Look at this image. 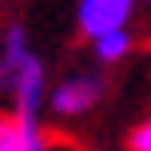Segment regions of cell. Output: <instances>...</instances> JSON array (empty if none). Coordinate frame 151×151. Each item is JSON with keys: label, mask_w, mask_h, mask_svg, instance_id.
<instances>
[{"label": "cell", "mask_w": 151, "mask_h": 151, "mask_svg": "<svg viewBox=\"0 0 151 151\" xmlns=\"http://www.w3.org/2000/svg\"><path fill=\"white\" fill-rule=\"evenodd\" d=\"M104 96H107V76L104 72H72V76H64V80L48 83L44 107H48L52 119L72 123V119L91 115L104 104Z\"/></svg>", "instance_id": "7a4b0ae2"}, {"label": "cell", "mask_w": 151, "mask_h": 151, "mask_svg": "<svg viewBox=\"0 0 151 151\" xmlns=\"http://www.w3.org/2000/svg\"><path fill=\"white\" fill-rule=\"evenodd\" d=\"M88 44H91L96 64H104V68H115V64H123L131 52H135V36H131V28L99 32V36H91V40H88Z\"/></svg>", "instance_id": "5b68a950"}, {"label": "cell", "mask_w": 151, "mask_h": 151, "mask_svg": "<svg viewBox=\"0 0 151 151\" xmlns=\"http://www.w3.org/2000/svg\"><path fill=\"white\" fill-rule=\"evenodd\" d=\"M135 4L139 0H80L76 4V28L88 40L99 32H111V28H131Z\"/></svg>", "instance_id": "3957f363"}, {"label": "cell", "mask_w": 151, "mask_h": 151, "mask_svg": "<svg viewBox=\"0 0 151 151\" xmlns=\"http://www.w3.org/2000/svg\"><path fill=\"white\" fill-rule=\"evenodd\" d=\"M44 91H48V64L32 48V36L20 20L0 28V99L8 111L44 119Z\"/></svg>", "instance_id": "6da1fadb"}, {"label": "cell", "mask_w": 151, "mask_h": 151, "mask_svg": "<svg viewBox=\"0 0 151 151\" xmlns=\"http://www.w3.org/2000/svg\"><path fill=\"white\" fill-rule=\"evenodd\" d=\"M0 151H56L44 119H28L16 111H0Z\"/></svg>", "instance_id": "277c9868"}, {"label": "cell", "mask_w": 151, "mask_h": 151, "mask_svg": "<svg viewBox=\"0 0 151 151\" xmlns=\"http://www.w3.org/2000/svg\"><path fill=\"white\" fill-rule=\"evenodd\" d=\"M127 151H151V123L147 119H139L127 131Z\"/></svg>", "instance_id": "8992f818"}]
</instances>
